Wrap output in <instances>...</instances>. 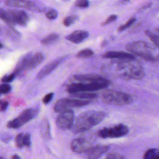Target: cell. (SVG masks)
<instances>
[{
  "instance_id": "cell-1",
  "label": "cell",
  "mask_w": 159,
  "mask_h": 159,
  "mask_svg": "<svg viewBox=\"0 0 159 159\" xmlns=\"http://www.w3.org/2000/svg\"><path fill=\"white\" fill-rule=\"evenodd\" d=\"M110 73L125 79L139 80L144 75L142 66L135 59H122L107 66Z\"/></svg>"
},
{
  "instance_id": "cell-2",
  "label": "cell",
  "mask_w": 159,
  "mask_h": 159,
  "mask_svg": "<svg viewBox=\"0 0 159 159\" xmlns=\"http://www.w3.org/2000/svg\"><path fill=\"white\" fill-rule=\"evenodd\" d=\"M105 116V113L102 111H89L85 112L74 120L71 129L74 133L87 131L98 124Z\"/></svg>"
},
{
  "instance_id": "cell-3",
  "label": "cell",
  "mask_w": 159,
  "mask_h": 159,
  "mask_svg": "<svg viewBox=\"0 0 159 159\" xmlns=\"http://www.w3.org/2000/svg\"><path fill=\"white\" fill-rule=\"evenodd\" d=\"M110 83V81L106 78L100 77L96 80L92 81L78 82L70 84L67 91L71 94L81 92H93L105 88Z\"/></svg>"
},
{
  "instance_id": "cell-4",
  "label": "cell",
  "mask_w": 159,
  "mask_h": 159,
  "mask_svg": "<svg viewBox=\"0 0 159 159\" xmlns=\"http://www.w3.org/2000/svg\"><path fill=\"white\" fill-rule=\"evenodd\" d=\"M126 48L132 53L137 55L148 61H156L157 55L154 49L148 43L143 41H136L126 45Z\"/></svg>"
},
{
  "instance_id": "cell-5",
  "label": "cell",
  "mask_w": 159,
  "mask_h": 159,
  "mask_svg": "<svg viewBox=\"0 0 159 159\" xmlns=\"http://www.w3.org/2000/svg\"><path fill=\"white\" fill-rule=\"evenodd\" d=\"M102 96L105 102L116 106L127 105L132 101V98L130 94L115 90H107L103 93Z\"/></svg>"
},
{
  "instance_id": "cell-6",
  "label": "cell",
  "mask_w": 159,
  "mask_h": 159,
  "mask_svg": "<svg viewBox=\"0 0 159 159\" xmlns=\"http://www.w3.org/2000/svg\"><path fill=\"white\" fill-rule=\"evenodd\" d=\"M89 102V100L81 99H61L58 100L55 104L54 111L56 112L60 113L66 111L71 110V109L74 107L88 105Z\"/></svg>"
},
{
  "instance_id": "cell-7",
  "label": "cell",
  "mask_w": 159,
  "mask_h": 159,
  "mask_svg": "<svg viewBox=\"0 0 159 159\" xmlns=\"http://www.w3.org/2000/svg\"><path fill=\"white\" fill-rule=\"evenodd\" d=\"M129 132L128 127L124 124H118L112 127H106L99 131V135L104 139L117 138L125 135Z\"/></svg>"
},
{
  "instance_id": "cell-8",
  "label": "cell",
  "mask_w": 159,
  "mask_h": 159,
  "mask_svg": "<svg viewBox=\"0 0 159 159\" xmlns=\"http://www.w3.org/2000/svg\"><path fill=\"white\" fill-rule=\"evenodd\" d=\"M38 112V110L36 109H27L24 111L21 114L16 118L15 119L9 121L7 124V127L9 128H19L27 122L29 121L30 120L34 118Z\"/></svg>"
},
{
  "instance_id": "cell-9",
  "label": "cell",
  "mask_w": 159,
  "mask_h": 159,
  "mask_svg": "<svg viewBox=\"0 0 159 159\" xmlns=\"http://www.w3.org/2000/svg\"><path fill=\"white\" fill-rule=\"evenodd\" d=\"M74 112L71 110L60 112L57 118V125L61 130L71 129L74 122Z\"/></svg>"
},
{
  "instance_id": "cell-10",
  "label": "cell",
  "mask_w": 159,
  "mask_h": 159,
  "mask_svg": "<svg viewBox=\"0 0 159 159\" xmlns=\"http://www.w3.org/2000/svg\"><path fill=\"white\" fill-rule=\"evenodd\" d=\"M71 147L75 152L82 153L88 152L91 147H93V145L86 139L79 137L74 139L71 142Z\"/></svg>"
},
{
  "instance_id": "cell-11",
  "label": "cell",
  "mask_w": 159,
  "mask_h": 159,
  "mask_svg": "<svg viewBox=\"0 0 159 159\" xmlns=\"http://www.w3.org/2000/svg\"><path fill=\"white\" fill-rule=\"evenodd\" d=\"M14 24H18L20 25H25L28 21V16L27 14L20 10H11L8 11Z\"/></svg>"
},
{
  "instance_id": "cell-12",
  "label": "cell",
  "mask_w": 159,
  "mask_h": 159,
  "mask_svg": "<svg viewBox=\"0 0 159 159\" xmlns=\"http://www.w3.org/2000/svg\"><path fill=\"white\" fill-rule=\"evenodd\" d=\"M109 150L107 145H98L91 147L87 152L86 159H98Z\"/></svg>"
},
{
  "instance_id": "cell-13",
  "label": "cell",
  "mask_w": 159,
  "mask_h": 159,
  "mask_svg": "<svg viewBox=\"0 0 159 159\" xmlns=\"http://www.w3.org/2000/svg\"><path fill=\"white\" fill-rule=\"evenodd\" d=\"M102 57L105 58L111 59H135L133 54L119 51H109L104 53Z\"/></svg>"
},
{
  "instance_id": "cell-14",
  "label": "cell",
  "mask_w": 159,
  "mask_h": 159,
  "mask_svg": "<svg viewBox=\"0 0 159 159\" xmlns=\"http://www.w3.org/2000/svg\"><path fill=\"white\" fill-rule=\"evenodd\" d=\"M5 2L7 6L16 7H25L31 9H37L36 5L30 0H6Z\"/></svg>"
},
{
  "instance_id": "cell-15",
  "label": "cell",
  "mask_w": 159,
  "mask_h": 159,
  "mask_svg": "<svg viewBox=\"0 0 159 159\" xmlns=\"http://www.w3.org/2000/svg\"><path fill=\"white\" fill-rule=\"evenodd\" d=\"M61 61V59H58L45 65L37 75V78L42 79L45 76H46L47 75L51 73L53 70H54L59 65Z\"/></svg>"
},
{
  "instance_id": "cell-16",
  "label": "cell",
  "mask_w": 159,
  "mask_h": 159,
  "mask_svg": "<svg viewBox=\"0 0 159 159\" xmlns=\"http://www.w3.org/2000/svg\"><path fill=\"white\" fill-rule=\"evenodd\" d=\"M88 37V33L84 30H76L66 37V39L73 43H78L83 42Z\"/></svg>"
},
{
  "instance_id": "cell-17",
  "label": "cell",
  "mask_w": 159,
  "mask_h": 159,
  "mask_svg": "<svg viewBox=\"0 0 159 159\" xmlns=\"http://www.w3.org/2000/svg\"><path fill=\"white\" fill-rule=\"evenodd\" d=\"M32 56L31 53H29L26 54L24 57H23L19 61V63L17 64L15 70L14 71V73H12L15 76L18 75L20 73H21L22 71H23L24 69H26L27 64L29 63V61L30 58V57Z\"/></svg>"
},
{
  "instance_id": "cell-18",
  "label": "cell",
  "mask_w": 159,
  "mask_h": 159,
  "mask_svg": "<svg viewBox=\"0 0 159 159\" xmlns=\"http://www.w3.org/2000/svg\"><path fill=\"white\" fill-rule=\"evenodd\" d=\"M43 59V55L41 53H37L34 55H32L27 64L26 69L32 70L35 68L38 65H39Z\"/></svg>"
},
{
  "instance_id": "cell-19",
  "label": "cell",
  "mask_w": 159,
  "mask_h": 159,
  "mask_svg": "<svg viewBox=\"0 0 159 159\" xmlns=\"http://www.w3.org/2000/svg\"><path fill=\"white\" fill-rule=\"evenodd\" d=\"M101 77L96 74H83V75H76L74 76L75 80L79 82H86V81H92L98 80Z\"/></svg>"
},
{
  "instance_id": "cell-20",
  "label": "cell",
  "mask_w": 159,
  "mask_h": 159,
  "mask_svg": "<svg viewBox=\"0 0 159 159\" xmlns=\"http://www.w3.org/2000/svg\"><path fill=\"white\" fill-rule=\"evenodd\" d=\"M75 97L78 98L79 99H82L84 100H89V99H95L98 97L97 94L92 92H81V93H78L76 94H72Z\"/></svg>"
},
{
  "instance_id": "cell-21",
  "label": "cell",
  "mask_w": 159,
  "mask_h": 159,
  "mask_svg": "<svg viewBox=\"0 0 159 159\" xmlns=\"http://www.w3.org/2000/svg\"><path fill=\"white\" fill-rule=\"evenodd\" d=\"M0 18L10 25H12L14 24L9 12L6 11L2 8H0Z\"/></svg>"
},
{
  "instance_id": "cell-22",
  "label": "cell",
  "mask_w": 159,
  "mask_h": 159,
  "mask_svg": "<svg viewBox=\"0 0 159 159\" xmlns=\"http://www.w3.org/2000/svg\"><path fill=\"white\" fill-rule=\"evenodd\" d=\"M58 39V35L56 34H52L48 36H47L46 37L43 38L41 42L43 44L45 45H48V44H50L52 43L53 42H55V41H57Z\"/></svg>"
},
{
  "instance_id": "cell-23",
  "label": "cell",
  "mask_w": 159,
  "mask_h": 159,
  "mask_svg": "<svg viewBox=\"0 0 159 159\" xmlns=\"http://www.w3.org/2000/svg\"><path fill=\"white\" fill-rule=\"evenodd\" d=\"M93 51L90 48H85L80 50L76 55L78 58H88L93 55Z\"/></svg>"
},
{
  "instance_id": "cell-24",
  "label": "cell",
  "mask_w": 159,
  "mask_h": 159,
  "mask_svg": "<svg viewBox=\"0 0 159 159\" xmlns=\"http://www.w3.org/2000/svg\"><path fill=\"white\" fill-rule=\"evenodd\" d=\"M136 19L135 17H132L130 19H129L125 24L121 25L119 29H118V30L119 31H123L124 30H125L126 29L129 28L130 26H131L132 25L134 24V23L135 22Z\"/></svg>"
},
{
  "instance_id": "cell-25",
  "label": "cell",
  "mask_w": 159,
  "mask_h": 159,
  "mask_svg": "<svg viewBox=\"0 0 159 159\" xmlns=\"http://www.w3.org/2000/svg\"><path fill=\"white\" fill-rule=\"evenodd\" d=\"M77 17L75 16H68L66 17L64 20H63V25L65 26H70V25H71L73 23H74L76 19H77Z\"/></svg>"
},
{
  "instance_id": "cell-26",
  "label": "cell",
  "mask_w": 159,
  "mask_h": 159,
  "mask_svg": "<svg viewBox=\"0 0 159 159\" xmlns=\"http://www.w3.org/2000/svg\"><path fill=\"white\" fill-rule=\"evenodd\" d=\"M147 35L151 39L152 42L159 48V35H154L153 34L149 33L148 32H147Z\"/></svg>"
},
{
  "instance_id": "cell-27",
  "label": "cell",
  "mask_w": 159,
  "mask_h": 159,
  "mask_svg": "<svg viewBox=\"0 0 159 159\" xmlns=\"http://www.w3.org/2000/svg\"><path fill=\"white\" fill-rule=\"evenodd\" d=\"M156 150L157 149L155 148H150L147 150L143 155V159H153Z\"/></svg>"
},
{
  "instance_id": "cell-28",
  "label": "cell",
  "mask_w": 159,
  "mask_h": 159,
  "mask_svg": "<svg viewBox=\"0 0 159 159\" xmlns=\"http://www.w3.org/2000/svg\"><path fill=\"white\" fill-rule=\"evenodd\" d=\"M104 159H124V157L120 153L112 152L107 154Z\"/></svg>"
},
{
  "instance_id": "cell-29",
  "label": "cell",
  "mask_w": 159,
  "mask_h": 159,
  "mask_svg": "<svg viewBox=\"0 0 159 159\" xmlns=\"http://www.w3.org/2000/svg\"><path fill=\"white\" fill-rule=\"evenodd\" d=\"M23 135L24 134L22 133H20L16 137V143L18 148H22L24 145L23 144Z\"/></svg>"
},
{
  "instance_id": "cell-30",
  "label": "cell",
  "mask_w": 159,
  "mask_h": 159,
  "mask_svg": "<svg viewBox=\"0 0 159 159\" xmlns=\"http://www.w3.org/2000/svg\"><path fill=\"white\" fill-rule=\"evenodd\" d=\"M57 16L58 13L55 9H50L46 13V17L50 20L55 19L57 17Z\"/></svg>"
},
{
  "instance_id": "cell-31",
  "label": "cell",
  "mask_w": 159,
  "mask_h": 159,
  "mask_svg": "<svg viewBox=\"0 0 159 159\" xmlns=\"http://www.w3.org/2000/svg\"><path fill=\"white\" fill-rule=\"evenodd\" d=\"M75 5L81 8H86L88 6L89 2L88 0H76Z\"/></svg>"
},
{
  "instance_id": "cell-32",
  "label": "cell",
  "mask_w": 159,
  "mask_h": 159,
  "mask_svg": "<svg viewBox=\"0 0 159 159\" xmlns=\"http://www.w3.org/2000/svg\"><path fill=\"white\" fill-rule=\"evenodd\" d=\"M11 89L10 85L7 84H2L0 85V92L2 93H7Z\"/></svg>"
},
{
  "instance_id": "cell-33",
  "label": "cell",
  "mask_w": 159,
  "mask_h": 159,
  "mask_svg": "<svg viewBox=\"0 0 159 159\" xmlns=\"http://www.w3.org/2000/svg\"><path fill=\"white\" fill-rule=\"evenodd\" d=\"M23 144L27 147H29L30 145V136L29 134H25L23 135Z\"/></svg>"
},
{
  "instance_id": "cell-34",
  "label": "cell",
  "mask_w": 159,
  "mask_h": 159,
  "mask_svg": "<svg viewBox=\"0 0 159 159\" xmlns=\"http://www.w3.org/2000/svg\"><path fill=\"white\" fill-rule=\"evenodd\" d=\"M53 96V93H50L46 94V95L43 97V99H42L43 102L45 104H47L49 103V102L51 101V100L52 99Z\"/></svg>"
},
{
  "instance_id": "cell-35",
  "label": "cell",
  "mask_w": 159,
  "mask_h": 159,
  "mask_svg": "<svg viewBox=\"0 0 159 159\" xmlns=\"http://www.w3.org/2000/svg\"><path fill=\"white\" fill-rule=\"evenodd\" d=\"M14 78H15V76H14L13 74H12V75H8V76H4V77L1 79V81H2V82L9 83V82H11L12 81H13Z\"/></svg>"
},
{
  "instance_id": "cell-36",
  "label": "cell",
  "mask_w": 159,
  "mask_h": 159,
  "mask_svg": "<svg viewBox=\"0 0 159 159\" xmlns=\"http://www.w3.org/2000/svg\"><path fill=\"white\" fill-rule=\"evenodd\" d=\"M117 18V16L116 15H111L106 20V21L102 24L103 25H106L108 24H110L114 21H115L116 20V19Z\"/></svg>"
},
{
  "instance_id": "cell-37",
  "label": "cell",
  "mask_w": 159,
  "mask_h": 159,
  "mask_svg": "<svg viewBox=\"0 0 159 159\" xmlns=\"http://www.w3.org/2000/svg\"><path fill=\"white\" fill-rule=\"evenodd\" d=\"M8 106V102L7 101H3L2 103L0 104V111L2 112L4 111Z\"/></svg>"
},
{
  "instance_id": "cell-38",
  "label": "cell",
  "mask_w": 159,
  "mask_h": 159,
  "mask_svg": "<svg viewBox=\"0 0 159 159\" xmlns=\"http://www.w3.org/2000/svg\"><path fill=\"white\" fill-rule=\"evenodd\" d=\"M1 139L2 141H4V142H7V141H9L11 139V137L9 135H7L6 134H4L3 135H2L1 136Z\"/></svg>"
},
{
  "instance_id": "cell-39",
  "label": "cell",
  "mask_w": 159,
  "mask_h": 159,
  "mask_svg": "<svg viewBox=\"0 0 159 159\" xmlns=\"http://www.w3.org/2000/svg\"><path fill=\"white\" fill-rule=\"evenodd\" d=\"M153 159H159V150H156V152L153 155Z\"/></svg>"
},
{
  "instance_id": "cell-40",
  "label": "cell",
  "mask_w": 159,
  "mask_h": 159,
  "mask_svg": "<svg viewBox=\"0 0 159 159\" xmlns=\"http://www.w3.org/2000/svg\"><path fill=\"white\" fill-rule=\"evenodd\" d=\"M12 159H20V157L17 155H14L12 157Z\"/></svg>"
},
{
  "instance_id": "cell-41",
  "label": "cell",
  "mask_w": 159,
  "mask_h": 159,
  "mask_svg": "<svg viewBox=\"0 0 159 159\" xmlns=\"http://www.w3.org/2000/svg\"><path fill=\"white\" fill-rule=\"evenodd\" d=\"M156 31H157V32H158V34H159V27H158V28H157V30H156Z\"/></svg>"
},
{
  "instance_id": "cell-42",
  "label": "cell",
  "mask_w": 159,
  "mask_h": 159,
  "mask_svg": "<svg viewBox=\"0 0 159 159\" xmlns=\"http://www.w3.org/2000/svg\"><path fill=\"white\" fill-rule=\"evenodd\" d=\"M2 47V44L1 43H0V48Z\"/></svg>"
},
{
  "instance_id": "cell-43",
  "label": "cell",
  "mask_w": 159,
  "mask_h": 159,
  "mask_svg": "<svg viewBox=\"0 0 159 159\" xmlns=\"http://www.w3.org/2000/svg\"><path fill=\"white\" fill-rule=\"evenodd\" d=\"M2 101H1V100H0V104H1V103H2Z\"/></svg>"
},
{
  "instance_id": "cell-44",
  "label": "cell",
  "mask_w": 159,
  "mask_h": 159,
  "mask_svg": "<svg viewBox=\"0 0 159 159\" xmlns=\"http://www.w3.org/2000/svg\"><path fill=\"white\" fill-rule=\"evenodd\" d=\"M0 159H4L2 157H0Z\"/></svg>"
},
{
  "instance_id": "cell-45",
  "label": "cell",
  "mask_w": 159,
  "mask_h": 159,
  "mask_svg": "<svg viewBox=\"0 0 159 159\" xmlns=\"http://www.w3.org/2000/svg\"><path fill=\"white\" fill-rule=\"evenodd\" d=\"M1 32V29H0V33Z\"/></svg>"
},
{
  "instance_id": "cell-46",
  "label": "cell",
  "mask_w": 159,
  "mask_h": 159,
  "mask_svg": "<svg viewBox=\"0 0 159 159\" xmlns=\"http://www.w3.org/2000/svg\"><path fill=\"white\" fill-rule=\"evenodd\" d=\"M0 94H1V92H0Z\"/></svg>"
}]
</instances>
